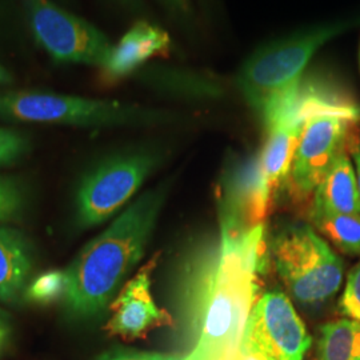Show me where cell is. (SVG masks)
<instances>
[{
  "mask_svg": "<svg viewBox=\"0 0 360 360\" xmlns=\"http://www.w3.org/2000/svg\"><path fill=\"white\" fill-rule=\"evenodd\" d=\"M30 150L25 135L13 129L0 127V166H8L18 162Z\"/></svg>",
  "mask_w": 360,
  "mask_h": 360,
  "instance_id": "cell-19",
  "label": "cell"
},
{
  "mask_svg": "<svg viewBox=\"0 0 360 360\" xmlns=\"http://www.w3.org/2000/svg\"><path fill=\"white\" fill-rule=\"evenodd\" d=\"M214 360H274L271 358H266V356H262V355H257V354H250V352H245L243 349H240V347L233 348L230 349L224 354H221L218 358H215Z\"/></svg>",
  "mask_w": 360,
  "mask_h": 360,
  "instance_id": "cell-21",
  "label": "cell"
},
{
  "mask_svg": "<svg viewBox=\"0 0 360 360\" xmlns=\"http://www.w3.org/2000/svg\"><path fill=\"white\" fill-rule=\"evenodd\" d=\"M338 311L343 318L360 321V262L348 274L345 291L338 303Z\"/></svg>",
  "mask_w": 360,
  "mask_h": 360,
  "instance_id": "cell-18",
  "label": "cell"
},
{
  "mask_svg": "<svg viewBox=\"0 0 360 360\" xmlns=\"http://www.w3.org/2000/svg\"><path fill=\"white\" fill-rule=\"evenodd\" d=\"M171 51V38L167 32L148 22L141 20L129 28L126 35L114 46L107 65L102 71L105 84L119 82L136 72L154 56L168 55Z\"/></svg>",
  "mask_w": 360,
  "mask_h": 360,
  "instance_id": "cell-11",
  "label": "cell"
},
{
  "mask_svg": "<svg viewBox=\"0 0 360 360\" xmlns=\"http://www.w3.org/2000/svg\"><path fill=\"white\" fill-rule=\"evenodd\" d=\"M315 360H360V321L342 318L326 323Z\"/></svg>",
  "mask_w": 360,
  "mask_h": 360,
  "instance_id": "cell-14",
  "label": "cell"
},
{
  "mask_svg": "<svg viewBox=\"0 0 360 360\" xmlns=\"http://www.w3.org/2000/svg\"><path fill=\"white\" fill-rule=\"evenodd\" d=\"M65 271H49L38 276L34 282L27 285L26 297L38 304H49L53 300L65 296Z\"/></svg>",
  "mask_w": 360,
  "mask_h": 360,
  "instance_id": "cell-16",
  "label": "cell"
},
{
  "mask_svg": "<svg viewBox=\"0 0 360 360\" xmlns=\"http://www.w3.org/2000/svg\"><path fill=\"white\" fill-rule=\"evenodd\" d=\"M32 34L52 59L62 63L107 65L114 44L103 32L51 0H23Z\"/></svg>",
  "mask_w": 360,
  "mask_h": 360,
  "instance_id": "cell-7",
  "label": "cell"
},
{
  "mask_svg": "<svg viewBox=\"0 0 360 360\" xmlns=\"http://www.w3.org/2000/svg\"><path fill=\"white\" fill-rule=\"evenodd\" d=\"M355 23L345 20L309 27L266 43L247 58L238 71L236 86L263 123L295 92L314 55Z\"/></svg>",
  "mask_w": 360,
  "mask_h": 360,
  "instance_id": "cell-3",
  "label": "cell"
},
{
  "mask_svg": "<svg viewBox=\"0 0 360 360\" xmlns=\"http://www.w3.org/2000/svg\"><path fill=\"white\" fill-rule=\"evenodd\" d=\"M349 151H351V156L354 159L355 163V172H356V180H358V190H359L360 196V142L352 138V141L349 143Z\"/></svg>",
  "mask_w": 360,
  "mask_h": 360,
  "instance_id": "cell-22",
  "label": "cell"
},
{
  "mask_svg": "<svg viewBox=\"0 0 360 360\" xmlns=\"http://www.w3.org/2000/svg\"><path fill=\"white\" fill-rule=\"evenodd\" d=\"M165 188L141 196L65 271V304L79 318L102 312L142 259L165 203Z\"/></svg>",
  "mask_w": 360,
  "mask_h": 360,
  "instance_id": "cell-2",
  "label": "cell"
},
{
  "mask_svg": "<svg viewBox=\"0 0 360 360\" xmlns=\"http://www.w3.org/2000/svg\"><path fill=\"white\" fill-rule=\"evenodd\" d=\"M359 65H360V43H359Z\"/></svg>",
  "mask_w": 360,
  "mask_h": 360,
  "instance_id": "cell-28",
  "label": "cell"
},
{
  "mask_svg": "<svg viewBox=\"0 0 360 360\" xmlns=\"http://www.w3.org/2000/svg\"><path fill=\"white\" fill-rule=\"evenodd\" d=\"M314 227L348 255H360V214H309Z\"/></svg>",
  "mask_w": 360,
  "mask_h": 360,
  "instance_id": "cell-15",
  "label": "cell"
},
{
  "mask_svg": "<svg viewBox=\"0 0 360 360\" xmlns=\"http://www.w3.org/2000/svg\"><path fill=\"white\" fill-rule=\"evenodd\" d=\"M6 319H7V316H6V314L0 309V324H6Z\"/></svg>",
  "mask_w": 360,
  "mask_h": 360,
  "instance_id": "cell-27",
  "label": "cell"
},
{
  "mask_svg": "<svg viewBox=\"0 0 360 360\" xmlns=\"http://www.w3.org/2000/svg\"><path fill=\"white\" fill-rule=\"evenodd\" d=\"M6 335H7V328H6V326H4V324H0V345L3 343V340H4Z\"/></svg>",
  "mask_w": 360,
  "mask_h": 360,
  "instance_id": "cell-26",
  "label": "cell"
},
{
  "mask_svg": "<svg viewBox=\"0 0 360 360\" xmlns=\"http://www.w3.org/2000/svg\"><path fill=\"white\" fill-rule=\"evenodd\" d=\"M13 83V75L10 74V71H7L3 65H0V84H10Z\"/></svg>",
  "mask_w": 360,
  "mask_h": 360,
  "instance_id": "cell-25",
  "label": "cell"
},
{
  "mask_svg": "<svg viewBox=\"0 0 360 360\" xmlns=\"http://www.w3.org/2000/svg\"><path fill=\"white\" fill-rule=\"evenodd\" d=\"M26 207V193L13 178L0 176V221L19 218Z\"/></svg>",
  "mask_w": 360,
  "mask_h": 360,
  "instance_id": "cell-17",
  "label": "cell"
},
{
  "mask_svg": "<svg viewBox=\"0 0 360 360\" xmlns=\"http://www.w3.org/2000/svg\"><path fill=\"white\" fill-rule=\"evenodd\" d=\"M156 259L146 263L139 272L124 284L119 295L111 303V318L105 331L123 339L143 338L156 327L171 326L172 316L166 309H159L151 292V274Z\"/></svg>",
  "mask_w": 360,
  "mask_h": 360,
  "instance_id": "cell-10",
  "label": "cell"
},
{
  "mask_svg": "<svg viewBox=\"0 0 360 360\" xmlns=\"http://www.w3.org/2000/svg\"><path fill=\"white\" fill-rule=\"evenodd\" d=\"M360 120V107L342 91L309 114L296 148L290 183L304 199L315 193L335 160L347 151L352 129Z\"/></svg>",
  "mask_w": 360,
  "mask_h": 360,
  "instance_id": "cell-5",
  "label": "cell"
},
{
  "mask_svg": "<svg viewBox=\"0 0 360 360\" xmlns=\"http://www.w3.org/2000/svg\"><path fill=\"white\" fill-rule=\"evenodd\" d=\"M162 1L175 11H184L186 10V0H162Z\"/></svg>",
  "mask_w": 360,
  "mask_h": 360,
  "instance_id": "cell-23",
  "label": "cell"
},
{
  "mask_svg": "<svg viewBox=\"0 0 360 360\" xmlns=\"http://www.w3.org/2000/svg\"><path fill=\"white\" fill-rule=\"evenodd\" d=\"M101 360H187L186 356H174L155 352H139V351H123L105 355Z\"/></svg>",
  "mask_w": 360,
  "mask_h": 360,
  "instance_id": "cell-20",
  "label": "cell"
},
{
  "mask_svg": "<svg viewBox=\"0 0 360 360\" xmlns=\"http://www.w3.org/2000/svg\"><path fill=\"white\" fill-rule=\"evenodd\" d=\"M32 264L26 238L13 229L0 227V302L15 303L26 291Z\"/></svg>",
  "mask_w": 360,
  "mask_h": 360,
  "instance_id": "cell-13",
  "label": "cell"
},
{
  "mask_svg": "<svg viewBox=\"0 0 360 360\" xmlns=\"http://www.w3.org/2000/svg\"><path fill=\"white\" fill-rule=\"evenodd\" d=\"M156 163V155L136 151L114 156L91 171L77 191L79 226L90 229L111 218L142 187Z\"/></svg>",
  "mask_w": 360,
  "mask_h": 360,
  "instance_id": "cell-8",
  "label": "cell"
},
{
  "mask_svg": "<svg viewBox=\"0 0 360 360\" xmlns=\"http://www.w3.org/2000/svg\"><path fill=\"white\" fill-rule=\"evenodd\" d=\"M275 269L292 297L306 306L330 300L343 282V262L309 226H291L272 245Z\"/></svg>",
  "mask_w": 360,
  "mask_h": 360,
  "instance_id": "cell-6",
  "label": "cell"
},
{
  "mask_svg": "<svg viewBox=\"0 0 360 360\" xmlns=\"http://www.w3.org/2000/svg\"><path fill=\"white\" fill-rule=\"evenodd\" d=\"M115 1L135 11H139V8H142V0H115Z\"/></svg>",
  "mask_w": 360,
  "mask_h": 360,
  "instance_id": "cell-24",
  "label": "cell"
},
{
  "mask_svg": "<svg viewBox=\"0 0 360 360\" xmlns=\"http://www.w3.org/2000/svg\"><path fill=\"white\" fill-rule=\"evenodd\" d=\"M360 214V196L355 167L349 155H340L314 193L309 214Z\"/></svg>",
  "mask_w": 360,
  "mask_h": 360,
  "instance_id": "cell-12",
  "label": "cell"
},
{
  "mask_svg": "<svg viewBox=\"0 0 360 360\" xmlns=\"http://www.w3.org/2000/svg\"><path fill=\"white\" fill-rule=\"evenodd\" d=\"M0 119L8 122L103 127L155 123L169 115L135 104L44 91L0 92Z\"/></svg>",
  "mask_w": 360,
  "mask_h": 360,
  "instance_id": "cell-4",
  "label": "cell"
},
{
  "mask_svg": "<svg viewBox=\"0 0 360 360\" xmlns=\"http://www.w3.org/2000/svg\"><path fill=\"white\" fill-rule=\"evenodd\" d=\"M312 339L292 302L272 291L255 302L239 347L274 360H303Z\"/></svg>",
  "mask_w": 360,
  "mask_h": 360,
  "instance_id": "cell-9",
  "label": "cell"
},
{
  "mask_svg": "<svg viewBox=\"0 0 360 360\" xmlns=\"http://www.w3.org/2000/svg\"><path fill=\"white\" fill-rule=\"evenodd\" d=\"M220 230L218 245L193 271L187 288L186 314L195 343L187 360H214L239 347L257 300L263 224L250 229L223 212Z\"/></svg>",
  "mask_w": 360,
  "mask_h": 360,
  "instance_id": "cell-1",
  "label": "cell"
}]
</instances>
